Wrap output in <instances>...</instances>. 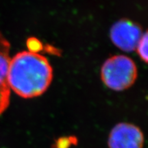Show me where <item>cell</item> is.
Segmentation results:
<instances>
[{
  "mask_svg": "<svg viewBox=\"0 0 148 148\" xmlns=\"http://www.w3.org/2000/svg\"><path fill=\"white\" fill-rule=\"evenodd\" d=\"M52 79V67L39 53L23 51L10 58L7 80L10 89L20 97L29 99L41 95Z\"/></svg>",
  "mask_w": 148,
  "mask_h": 148,
  "instance_id": "obj_1",
  "label": "cell"
},
{
  "mask_svg": "<svg viewBox=\"0 0 148 148\" xmlns=\"http://www.w3.org/2000/svg\"><path fill=\"white\" fill-rule=\"evenodd\" d=\"M136 64L128 56H112L103 62L101 78L103 84L114 91H123L132 86L137 78Z\"/></svg>",
  "mask_w": 148,
  "mask_h": 148,
  "instance_id": "obj_2",
  "label": "cell"
},
{
  "mask_svg": "<svg viewBox=\"0 0 148 148\" xmlns=\"http://www.w3.org/2000/svg\"><path fill=\"white\" fill-rule=\"evenodd\" d=\"M143 33L137 23L123 18L114 23L110 30L112 43L125 52L135 51Z\"/></svg>",
  "mask_w": 148,
  "mask_h": 148,
  "instance_id": "obj_3",
  "label": "cell"
},
{
  "mask_svg": "<svg viewBox=\"0 0 148 148\" xmlns=\"http://www.w3.org/2000/svg\"><path fill=\"white\" fill-rule=\"evenodd\" d=\"M143 133L139 127L132 123H118L109 134V148H143Z\"/></svg>",
  "mask_w": 148,
  "mask_h": 148,
  "instance_id": "obj_4",
  "label": "cell"
},
{
  "mask_svg": "<svg viewBox=\"0 0 148 148\" xmlns=\"http://www.w3.org/2000/svg\"><path fill=\"white\" fill-rule=\"evenodd\" d=\"M10 45L8 40L0 32V115L10 103V89L7 76L10 62Z\"/></svg>",
  "mask_w": 148,
  "mask_h": 148,
  "instance_id": "obj_5",
  "label": "cell"
},
{
  "mask_svg": "<svg viewBox=\"0 0 148 148\" xmlns=\"http://www.w3.org/2000/svg\"><path fill=\"white\" fill-rule=\"evenodd\" d=\"M147 45H148V37L147 32L143 33V36L138 42L135 51H136L138 56L145 62H147Z\"/></svg>",
  "mask_w": 148,
  "mask_h": 148,
  "instance_id": "obj_6",
  "label": "cell"
},
{
  "mask_svg": "<svg viewBox=\"0 0 148 148\" xmlns=\"http://www.w3.org/2000/svg\"><path fill=\"white\" fill-rule=\"evenodd\" d=\"M27 46L29 48V51L38 53V50L42 47V44L36 38H31L27 40Z\"/></svg>",
  "mask_w": 148,
  "mask_h": 148,
  "instance_id": "obj_7",
  "label": "cell"
}]
</instances>
